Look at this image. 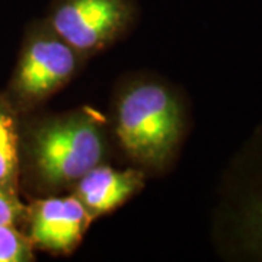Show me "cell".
<instances>
[{"label": "cell", "mask_w": 262, "mask_h": 262, "mask_svg": "<svg viewBox=\"0 0 262 262\" xmlns=\"http://www.w3.org/2000/svg\"><path fill=\"white\" fill-rule=\"evenodd\" d=\"M182 131V108L162 84H137L118 103L117 136L124 150L141 163L163 165L177 149Z\"/></svg>", "instance_id": "1"}, {"label": "cell", "mask_w": 262, "mask_h": 262, "mask_svg": "<svg viewBox=\"0 0 262 262\" xmlns=\"http://www.w3.org/2000/svg\"><path fill=\"white\" fill-rule=\"evenodd\" d=\"M32 259V242L12 225H0V262Z\"/></svg>", "instance_id": "9"}, {"label": "cell", "mask_w": 262, "mask_h": 262, "mask_svg": "<svg viewBox=\"0 0 262 262\" xmlns=\"http://www.w3.org/2000/svg\"><path fill=\"white\" fill-rule=\"evenodd\" d=\"M22 210L24 207L19 204L15 194L0 189V225H13Z\"/></svg>", "instance_id": "10"}, {"label": "cell", "mask_w": 262, "mask_h": 262, "mask_svg": "<svg viewBox=\"0 0 262 262\" xmlns=\"http://www.w3.org/2000/svg\"><path fill=\"white\" fill-rule=\"evenodd\" d=\"M53 34L32 38L18 66L15 88L25 101L48 98L69 82L77 66V51Z\"/></svg>", "instance_id": "4"}, {"label": "cell", "mask_w": 262, "mask_h": 262, "mask_svg": "<svg viewBox=\"0 0 262 262\" xmlns=\"http://www.w3.org/2000/svg\"><path fill=\"white\" fill-rule=\"evenodd\" d=\"M253 187L241 207L234 210L232 222L239 245L245 252L262 261V179Z\"/></svg>", "instance_id": "7"}, {"label": "cell", "mask_w": 262, "mask_h": 262, "mask_svg": "<svg viewBox=\"0 0 262 262\" xmlns=\"http://www.w3.org/2000/svg\"><path fill=\"white\" fill-rule=\"evenodd\" d=\"M32 245L56 253H70L80 244L92 215L76 195L51 196L29 208Z\"/></svg>", "instance_id": "5"}, {"label": "cell", "mask_w": 262, "mask_h": 262, "mask_svg": "<svg viewBox=\"0 0 262 262\" xmlns=\"http://www.w3.org/2000/svg\"><path fill=\"white\" fill-rule=\"evenodd\" d=\"M103 151L101 125L86 111L46 122L34 139L37 168L50 185L77 182L101 163Z\"/></svg>", "instance_id": "2"}, {"label": "cell", "mask_w": 262, "mask_h": 262, "mask_svg": "<svg viewBox=\"0 0 262 262\" xmlns=\"http://www.w3.org/2000/svg\"><path fill=\"white\" fill-rule=\"evenodd\" d=\"M143 184L144 177L140 170H118L99 163L77 181L75 195L95 219L121 206Z\"/></svg>", "instance_id": "6"}, {"label": "cell", "mask_w": 262, "mask_h": 262, "mask_svg": "<svg viewBox=\"0 0 262 262\" xmlns=\"http://www.w3.org/2000/svg\"><path fill=\"white\" fill-rule=\"evenodd\" d=\"M130 0H58L50 25L76 51H95L127 27Z\"/></svg>", "instance_id": "3"}, {"label": "cell", "mask_w": 262, "mask_h": 262, "mask_svg": "<svg viewBox=\"0 0 262 262\" xmlns=\"http://www.w3.org/2000/svg\"><path fill=\"white\" fill-rule=\"evenodd\" d=\"M18 175V137L13 118L0 105V189L15 194Z\"/></svg>", "instance_id": "8"}]
</instances>
